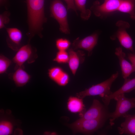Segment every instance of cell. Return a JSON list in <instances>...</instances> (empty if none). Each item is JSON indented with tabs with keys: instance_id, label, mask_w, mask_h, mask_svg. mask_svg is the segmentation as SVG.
Listing matches in <instances>:
<instances>
[{
	"instance_id": "obj_1",
	"label": "cell",
	"mask_w": 135,
	"mask_h": 135,
	"mask_svg": "<svg viewBox=\"0 0 135 135\" xmlns=\"http://www.w3.org/2000/svg\"><path fill=\"white\" fill-rule=\"evenodd\" d=\"M30 31L35 34L41 29L45 20L44 0H26Z\"/></svg>"
},
{
	"instance_id": "obj_2",
	"label": "cell",
	"mask_w": 135,
	"mask_h": 135,
	"mask_svg": "<svg viewBox=\"0 0 135 135\" xmlns=\"http://www.w3.org/2000/svg\"><path fill=\"white\" fill-rule=\"evenodd\" d=\"M118 74V72H117L107 80L77 93L76 95L77 97L82 99L88 96L98 95L102 98L108 96L112 93L110 90V88Z\"/></svg>"
},
{
	"instance_id": "obj_3",
	"label": "cell",
	"mask_w": 135,
	"mask_h": 135,
	"mask_svg": "<svg viewBox=\"0 0 135 135\" xmlns=\"http://www.w3.org/2000/svg\"><path fill=\"white\" fill-rule=\"evenodd\" d=\"M107 119L85 120L80 118L68 126L74 133L91 134L102 127Z\"/></svg>"
},
{
	"instance_id": "obj_4",
	"label": "cell",
	"mask_w": 135,
	"mask_h": 135,
	"mask_svg": "<svg viewBox=\"0 0 135 135\" xmlns=\"http://www.w3.org/2000/svg\"><path fill=\"white\" fill-rule=\"evenodd\" d=\"M114 99L116 103L115 111L110 113L109 116V123L111 126L114 124V122L116 119L123 117L128 114L130 110L135 108V98H127L124 94H122L116 96Z\"/></svg>"
},
{
	"instance_id": "obj_5",
	"label": "cell",
	"mask_w": 135,
	"mask_h": 135,
	"mask_svg": "<svg viewBox=\"0 0 135 135\" xmlns=\"http://www.w3.org/2000/svg\"><path fill=\"white\" fill-rule=\"evenodd\" d=\"M51 14L59 24L60 30L65 34L70 33L66 10L60 0H53L50 7Z\"/></svg>"
},
{
	"instance_id": "obj_6",
	"label": "cell",
	"mask_w": 135,
	"mask_h": 135,
	"mask_svg": "<svg viewBox=\"0 0 135 135\" xmlns=\"http://www.w3.org/2000/svg\"><path fill=\"white\" fill-rule=\"evenodd\" d=\"M106 106L102 104L98 100L94 99L90 108L80 115V118L92 120L109 118Z\"/></svg>"
},
{
	"instance_id": "obj_7",
	"label": "cell",
	"mask_w": 135,
	"mask_h": 135,
	"mask_svg": "<svg viewBox=\"0 0 135 135\" xmlns=\"http://www.w3.org/2000/svg\"><path fill=\"white\" fill-rule=\"evenodd\" d=\"M116 24L118 28L116 36L120 44L124 47L134 53L132 40L126 30L130 27L129 24L125 21H120Z\"/></svg>"
},
{
	"instance_id": "obj_8",
	"label": "cell",
	"mask_w": 135,
	"mask_h": 135,
	"mask_svg": "<svg viewBox=\"0 0 135 135\" xmlns=\"http://www.w3.org/2000/svg\"><path fill=\"white\" fill-rule=\"evenodd\" d=\"M98 39V34H94L81 40H79L78 38H77L74 41L72 46L74 49L82 48L87 51L88 55L90 56L97 44Z\"/></svg>"
},
{
	"instance_id": "obj_9",
	"label": "cell",
	"mask_w": 135,
	"mask_h": 135,
	"mask_svg": "<svg viewBox=\"0 0 135 135\" xmlns=\"http://www.w3.org/2000/svg\"><path fill=\"white\" fill-rule=\"evenodd\" d=\"M121 0H105L100 5L93 7L92 10L94 14L99 17L118 10Z\"/></svg>"
},
{
	"instance_id": "obj_10",
	"label": "cell",
	"mask_w": 135,
	"mask_h": 135,
	"mask_svg": "<svg viewBox=\"0 0 135 135\" xmlns=\"http://www.w3.org/2000/svg\"><path fill=\"white\" fill-rule=\"evenodd\" d=\"M134 90L135 91V78L132 79L129 78L124 79L122 86L118 90L110 95L102 98L105 105L108 106L111 100L118 96L122 94L128 93Z\"/></svg>"
},
{
	"instance_id": "obj_11",
	"label": "cell",
	"mask_w": 135,
	"mask_h": 135,
	"mask_svg": "<svg viewBox=\"0 0 135 135\" xmlns=\"http://www.w3.org/2000/svg\"><path fill=\"white\" fill-rule=\"evenodd\" d=\"M115 54L119 59L123 78L124 79L129 78L130 74L135 72L134 66L125 59V54L123 52L121 47L116 48Z\"/></svg>"
},
{
	"instance_id": "obj_12",
	"label": "cell",
	"mask_w": 135,
	"mask_h": 135,
	"mask_svg": "<svg viewBox=\"0 0 135 135\" xmlns=\"http://www.w3.org/2000/svg\"><path fill=\"white\" fill-rule=\"evenodd\" d=\"M32 53L31 46L29 44L24 45L18 50L13 58V61L18 68L22 67L31 57Z\"/></svg>"
},
{
	"instance_id": "obj_13",
	"label": "cell",
	"mask_w": 135,
	"mask_h": 135,
	"mask_svg": "<svg viewBox=\"0 0 135 135\" xmlns=\"http://www.w3.org/2000/svg\"><path fill=\"white\" fill-rule=\"evenodd\" d=\"M123 117L124 122L118 128L119 134L135 135V113L132 115L128 114Z\"/></svg>"
},
{
	"instance_id": "obj_14",
	"label": "cell",
	"mask_w": 135,
	"mask_h": 135,
	"mask_svg": "<svg viewBox=\"0 0 135 135\" xmlns=\"http://www.w3.org/2000/svg\"><path fill=\"white\" fill-rule=\"evenodd\" d=\"M12 78L17 86L21 87L28 83L30 79V76L20 67H18L14 73Z\"/></svg>"
},
{
	"instance_id": "obj_15",
	"label": "cell",
	"mask_w": 135,
	"mask_h": 135,
	"mask_svg": "<svg viewBox=\"0 0 135 135\" xmlns=\"http://www.w3.org/2000/svg\"><path fill=\"white\" fill-rule=\"evenodd\" d=\"M82 99L78 97L70 96L68 99L67 103L68 110L73 113L82 112L85 108Z\"/></svg>"
},
{
	"instance_id": "obj_16",
	"label": "cell",
	"mask_w": 135,
	"mask_h": 135,
	"mask_svg": "<svg viewBox=\"0 0 135 135\" xmlns=\"http://www.w3.org/2000/svg\"><path fill=\"white\" fill-rule=\"evenodd\" d=\"M135 2L134 0H121L118 10L128 14L132 19L135 20Z\"/></svg>"
},
{
	"instance_id": "obj_17",
	"label": "cell",
	"mask_w": 135,
	"mask_h": 135,
	"mask_svg": "<svg viewBox=\"0 0 135 135\" xmlns=\"http://www.w3.org/2000/svg\"><path fill=\"white\" fill-rule=\"evenodd\" d=\"M69 59L68 62L69 68L73 74L74 75L79 66L80 58L79 55L72 48L68 51Z\"/></svg>"
},
{
	"instance_id": "obj_18",
	"label": "cell",
	"mask_w": 135,
	"mask_h": 135,
	"mask_svg": "<svg viewBox=\"0 0 135 135\" xmlns=\"http://www.w3.org/2000/svg\"><path fill=\"white\" fill-rule=\"evenodd\" d=\"M86 0H74L76 7L80 12V16L83 19L87 20L90 17L91 14V11L86 8Z\"/></svg>"
},
{
	"instance_id": "obj_19",
	"label": "cell",
	"mask_w": 135,
	"mask_h": 135,
	"mask_svg": "<svg viewBox=\"0 0 135 135\" xmlns=\"http://www.w3.org/2000/svg\"><path fill=\"white\" fill-rule=\"evenodd\" d=\"M7 32L11 41L16 45H19L22 37L21 31L17 28H10L7 29Z\"/></svg>"
},
{
	"instance_id": "obj_20",
	"label": "cell",
	"mask_w": 135,
	"mask_h": 135,
	"mask_svg": "<svg viewBox=\"0 0 135 135\" xmlns=\"http://www.w3.org/2000/svg\"><path fill=\"white\" fill-rule=\"evenodd\" d=\"M14 126L12 123L7 120L0 122V135H10L13 132Z\"/></svg>"
},
{
	"instance_id": "obj_21",
	"label": "cell",
	"mask_w": 135,
	"mask_h": 135,
	"mask_svg": "<svg viewBox=\"0 0 135 135\" xmlns=\"http://www.w3.org/2000/svg\"><path fill=\"white\" fill-rule=\"evenodd\" d=\"M69 59L68 53L66 51L59 50L53 60L58 63H68Z\"/></svg>"
},
{
	"instance_id": "obj_22",
	"label": "cell",
	"mask_w": 135,
	"mask_h": 135,
	"mask_svg": "<svg viewBox=\"0 0 135 135\" xmlns=\"http://www.w3.org/2000/svg\"><path fill=\"white\" fill-rule=\"evenodd\" d=\"M64 72L60 67H54L49 69L48 75L52 80L56 82Z\"/></svg>"
},
{
	"instance_id": "obj_23",
	"label": "cell",
	"mask_w": 135,
	"mask_h": 135,
	"mask_svg": "<svg viewBox=\"0 0 135 135\" xmlns=\"http://www.w3.org/2000/svg\"><path fill=\"white\" fill-rule=\"evenodd\" d=\"M11 61L4 56L1 55L0 56V74L4 73L10 65Z\"/></svg>"
},
{
	"instance_id": "obj_24",
	"label": "cell",
	"mask_w": 135,
	"mask_h": 135,
	"mask_svg": "<svg viewBox=\"0 0 135 135\" xmlns=\"http://www.w3.org/2000/svg\"><path fill=\"white\" fill-rule=\"evenodd\" d=\"M70 44L69 40L66 39L59 38L56 42V45L59 50L66 51L69 48Z\"/></svg>"
},
{
	"instance_id": "obj_25",
	"label": "cell",
	"mask_w": 135,
	"mask_h": 135,
	"mask_svg": "<svg viewBox=\"0 0 135 135\" xmlns=\"http://www.w3.org/2000/svg\"><path fill=\"white\" fill-rule=\"evenodd\" d=\"M69 80L68 74L64 72L55 82L60 86H64L68 84Z\"/></svg>"
},
{
	"instance_id": "obj_26",
	"label": "cell",
	"mask_w": 135,
	"mask_h": 135,
	"mask_svg": "<svg viewBox=\"0 0 135 135\" xmlns=\"http://www.w3.org/2000/svg\"><path fill=\"white\" fill-rule=\"evenodd\" d=\"M66 3L68 10L72 9L76 13V8L74 0H64Z\"/></svg>"
},
{
	"instance_id": "obj_27",
	"label": "cell",
	"mask_w": 135,
	"mask_h": 135,
	"mask_svg": "<svg viewBox=\"0 0 135 135\" xmlns=\"http://www.w3.org/2000/svg\"><path fill=\"white\" fill-rule=\"evenodd\" d=\"M8 18L6 17V16H5V14H2L0 15V28H3L4 26V24L6 23V22H7V20Z\"/></svg>"
},
{
	"instance_id": "obj_28",
	"label": "cell",
	"mask_w": 135,
	"mask_h": 135,
	"mask_svg": "<svg viewBox=\"0 0 135 135\" xmlns=\"http://www.w3.org/2000/svg\"><path fill=\"white\" fill-rule=\"evenodd\" d=\"M127 58L130 61L135 68V54L130 53L128 54Z\"/></svg>"
},
{
	"instance_id": "obj_29",
	"label": "cell",
	"mask_w": 135,
	"mask_h": 135,
	"mask_svg": "<svg viewBox=\"0 0 135 135\" xmlns=\"http://www.w3.org/2000/svg\"><path fill=\"white\" fill-rule=\"evenodd\" d=\"M7 0H0V4L1 6L5 5L6 4Z\"/></svg>"
},
{
	"instance_id": "obj_30",
	"label": "cell",
	"mask_w": 135,
	"mask_h": 135,
	"mask_svg": "<svg viewBox=\"0 0 135 135\" xmlns=\"http://www.w3.org/2000/svg\"></svg>"
},
{
	"instance_id": "obj_31",
	"label": "cell",
	"mask_w": 135,
	"mask_h": 135,
	"mask_svg": "<svg viewBox=\"0 0 135 135\" xmlns=\"http://www.w3.org/2000/svg\"></svg>"
}]
</instances>
